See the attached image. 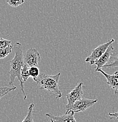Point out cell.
Wrapping results in <instances>:
<instances>
[{"mask_svg": "<svg viewBox=\"0 0 118 122\" xmlns=\"http://www.w3.org/2000/svg\"><path fill=\"white\" fill-rule=\"evenodd\" d=\"M14 50L15 52V56L13 59L10 61V68L8 73L9 74V85L11 87H13L15 79L17 77L20 83L21 91L24 95V100L27 98L26 93L24 91V82L21 79V70L24 64V53L22 50V45L19 42H16L14 45Z\"/></svg>", "mask_w": 118, "mask_h": 122, "instance_id": "6da1fadb", "label": "cell"}, {"mask_svg": "<svg viewBox=\"0 0 118 122\" xmlns=\"http://www.w3.org/2000/svg\"><path fill=\"white\" fill-rule=\"evenodd\" d=\"M61 73H59L55 75H50L42 73L34 80L36 82L38 89L42 91H47L52 94L50 96H54L59 100L63 96L59 86V79Z\"/></svg>", "mask_w": 118, "mask_h": 122, "instance_id": "7a4b0ae2", "label": "cell"}, {"mask_svg": "<svg viewBox=\"0 0 118 122\" xmlns=\"http://www.w3.org/2000/svg\"><path fill=\"white\" fill-rule=\"evenodd\" d=\"M98 102V99H90L87 98H81L77 100L73 105L71 106H66V111L72 110L75 113L84 112L85 110L93 106Z\"/></svg>", "mask_w": 118, "mask_h": 122, "instance_id": "3957f363", "label": "cell"}, {"mask_svg": "<svg viewBox=\"0 0 118 122\" xmlns=\"http://www.w3.org/2000/svg\"><path fill=\"white\" fill-rule=\"evenodd\" d=\"M114 42H115V39H112L98 46L96 48L92 51L91 54L87 58H86L85 60V62H89L91 65H94L95 62L98 59H99L100 57L106 52L108 47L112 45Z\"/></svg>", "mask_w": 118, "mask_h": 122, "instance_id": "277c9868", "label": "cell"}, {"mask_svg": "<svg viewBox=\"0 0 118 122\" xmlns=\"http://www.w3.org/2000/svg\"><path fill=\"white\" fill-rule=\"evenodd\" d=\"M41 57L39 52L35 48H30L24 55V63L29 67H39Z\"/></svg>", "mask_w": 118, "mask_h": 122, "instance_id": "5b68a950", "label": "cell"}, {"mask_svg": "<svg viewBox=\"0 0 118 122\" xmlns=\"http://www.w3.org/2000/svg\"><path fill=\"white\" fill-rule=\"evenodd\" d=\"M82 86H83V83L81 82L66 95L67 100V106L73 105L76 101L82 98L83 96Z\"/></svg>", "mask_w": 118, "mask_h": 122, "instance_id": "8992f818", "label": "cell"}, {"mask_svg": "<svg viewBox=\"0 0 118 122\" xmlns=\"http://www.w3.org/2000/svg\"><path fill=\"white\" fill-rule=\"evenodd\" d=\"M75 112L72 110L66 111L63 115L54 116L50 113L46 114L51 122H77L74 117Z\"/></svg>", "mask_w": 118, "mask_h": 122, "instance_id": "52a82bcc", "label": "cell"}, {"mask_svg": "<svg viewBox=\"0 0 118 122\" xmlns=\"http://www.w3.org/2000/svg\"><path fill=\"white\" fill-rule=\"evenodd\" d=\"M96 72H99L102 73L106 79V83L111 89L115 91V94L118 93V71H116L113 74H108L105 72L102 69L100 68L96 70Z\"/></svg>", "mask_w": 118, "mask_h": 122, "instance_id": "ba28073f", "label": "cell"}, {"mask_svg": "<svg viewBox=\"0 0 118 122\" xmlns=\"http://www.w3.org/2000/svg\"><path fill=\"white\" fill-rule=\"evenodd\" d=\"M114 52H115V51H114L113 46L111 45L108 47L106 52L100 57L99 59H98L95 62V64L96 65L95 71L99 69L103 68L104 65L108 63V62L111 61L112 58V55L114 53Z\"/></svg>", "mask_w": 118, "mask_h": 122, "instance_id": "9c48e42d", "label": "cell"}, {"mask_svg": "<svg viewBox=\"0 0 118 122\" xmlns=\"http://www.w3.org/2000/svg\"><path fill=\"white\" fill-rule=\"evenodd\" d=\"M35 107L34 103L30 104L28 107L27 115L22 122H34L33 120V108Z\"/></svg>", "mask_w": 118, "mask_h": 122, "instance_id": "30bf717a", "label": "cell"}, {"mask_svg": "<svg viewBox=\"0 0 118 122\" xmlns=\"http://www.w3.org/2000/svg\"><path fill=\"white\" fill-rule=\"evenodd\" d=\"M29 70V66L27 65L26 63H24L22 70H21V79H22L24 83L26 82L29 79V77H30Z\"/></svg>", "mask_w": 118, "mask_h": 122, "instance_id": "8fae6325", "label": "cell"}, {"mask_svg": "<svg viewBox=\"0 0 118 122\" xmlns=\"http://www.w3.org/2000/svg\"><path fill=\"white\" fill-rule=\"evenodd\" d=\"M14 49V46L9 45L4 48H2L0 49V59H3L6 58L8 55L12 52Z\"/></svg>", "mask_w": 118, "mask_h": 122, "instance_id": "7c38bea8", "label": "cell"}, {"mask_svg": "<svg viewBox=\"0 0 118 122\" xmlns=\"http://www.w3.org/2000/svg\"><path fill=\"white\" fill-rule=\"evenodd\" d=\"M16 89V87L13 86V87H0V99L4 96L7 95L10 92L15 91Z\"/></svg>", "mask_w": 118, "mask_h": 122, "instance_id": "4fadbf2b", "label": "cell"}, {"mask_svg": "<svg viewBox=\"0 0 118 122\" xmlns=\"http://www.w3.org/2000/svg\"><path fill=\"white\" fill-rule=\"evenodd\" d=\"M29 72L30 76L32 77L33 81L39 75V74H40L39 68H38V67L36 66L29 67Z\"/></svg>", "mask_w": 118, "mask_h": 122, "instance_id": "5bb4252c", "label": "cell"}, {"mask_svg": "<svg viewBox=\"0 0 118 122\" xmlns=\"http://www.w3.org/2000/svg\"><path fill=\"white\" fill-rule=\"evenodd\" d=\"M7 2L11 7H17L22 5L25 2V0H6Z\"/></svg>", "mask_w": 118, "mask_h": 122, "instance_id": "9a60e30c", "label": "cell"}, {"mask_svg": "<svg viewBox=\"0 0 118 122\" xmlns=\"http://www.w3.org/2000/svg\"><path fill=\"white\" fill-rule=\"evenodd\" d=\"M115 67H118V54L112 59V62L104 65L103 68H115Z\"/></svg>", "mask_w": 118, "mask_h": 122, "instance_id": "2e32d148", "label": "cell"}, {"mask_svg": "<svg viewBox=\"0 0 118 122\" xmlns=\"http://www.w3.org/2000/svg\"><path fill=\"white\" fill-rule=\"evenodd\" d=\"M11 44V41L3 38H0V49L4 48Z\"/></svg>", "mask_w": 118, "mask_h": 122, "instance_id": "e0dca14e", "label": "cell"}, {"mask_svg": "<svg viewBox=\"0 0 118 122\" xmlns=\"http://www.w3.org/2000/svg\"><path fill=\"white\" fill-rule=\"evenodd\" d=\"M108 116L110 117H113L116 118L118 120V111L114 113H109Z\"/></svg>", "mask_w": 118, "mask_h": 122, "instance_id": "ac0fdd59", "label": "cell"}]
</instances>
